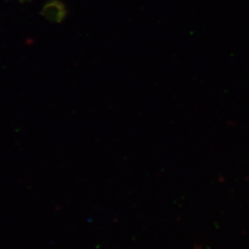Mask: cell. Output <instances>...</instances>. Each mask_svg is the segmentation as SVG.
<instances>
[{"instance_id":"cell-2","label":"cell","mask_w":249,"mask_h":249,"mask_svg":"<svg viewBox=\"0 0 249 249\" xmlns=\"http://www.w3.org/2000/svg\"><path fill=\"white\" fill-rule=\"evenodd\" d=\"M18 2H20V3H25V2H32L33 0H17Z\"/></svg>"},{"instance_id":"cell-1","label":"cell","mask_w":249,"mask_h":249,"mask_svg":"<svg viewBox=\"0 0 249 249\" xmlns=\"http://www.w3.org/2000/svg\"><path fill=\"white\" fill-rule=\"evenodd\" d=\"M68 14V10L61 0H49L42 7L41 15L53 24H60L64 21Z\"/></svg>"}]
</instances>
